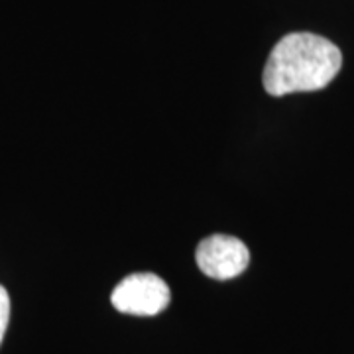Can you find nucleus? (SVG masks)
I'll list each match as a JSON object with an SVG mask.
<instances>
[{
    "instance_id": "f257e3e1",
    "label": "nucleus",
    "mask_w": 354,
    "mask_h": 354,
    "mask_svg": "<svg viewBox=\"0 0 354 354\" xmlns=\"http://www.w3.org/2000/svg\"><path fill=\"white\" fill-rule=\"evenodd\" d=\"M342 67L341 50L323 36L295 32L279 39L264 67L266 93L283 97L325 88Z\"/></svg>"
},
{
    "instance_id": "f03ea898",
    "label": "nucleus",
    "mask_w": 354,
    "mask_h": 354,
    "mask_svg": "<svg viewBox=\"0 0 354 354\" xmlns=\"http://www.w3.org/2000/svg\"><path fill=\"white\" fill-rule=\"evenodd\" d=\"M171 301V291L156 274H132L120 279L113 290L111 304L116 311L128 315L152 317L162 313Z\"/></svg>"
},
{
    "instance_id": "7ed1b4c3",
    "label": "nucleus",
    "mask_w": 354,
    "mask_h": 354,
    "mask_svg": "<svg viewBox=\"0 0 354 354\" xmlns=\"http://www.w3.org/2000/svg\"><path fill=\"white\" fill-rule=\"evenodd\" d=\"M195 260L205 276L213 279H232L248 268L250 250L236 236L211 234L199 242Z\"/></svg>"
},
{
    "instance_id": "20e7f679",
    "label": "nucleus",
    "mask_w": 354,
    "mask_h": 354,
    "mask_svg": "<svg viewBox=\"0 0 354 354\" xmlns=\"http://www.w3.org/2000/svg\"><path fill=\"white\" fill-rule=\"evenodd\" d=\"M8 321H10V295L4 286H0V342L8 329Z\"/></svg>"
}]
</instances>
